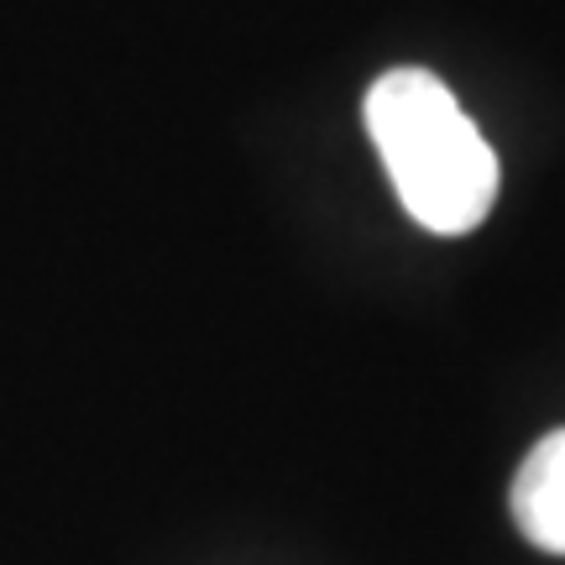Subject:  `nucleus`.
Returning <instances> with one entry per match:
<instances>
[{"label":"nucleus","instance_id":"obj_2","mask_svg":"<svg viewBox=\"0 0 565 565\" xmlns=\"http://www.w3.org/2000/svg\"><path fill=\"white\" fill-rule=\"evenodd\" d=\"M508 508H513V524L524 529L529 545L565 555V429L545 435L524 456L513 492H508Z\"/></svg>","mask_w":565,"mask_h":565},{"label":"nucleus","instance_id":"obj_1","mask_svg":"<svg viewBox=\"0 0 565 565\" xmlns=\"http://www.w3.org/2000/svg\"><path fill=\"white\" fill-rule=\"evenodd\" d=\"M366 131L424 231L461 236L498 200V158L429 68H393L366 89Z\"/></svg>","mask_w":565,"mask_h":565}]
</instances>
